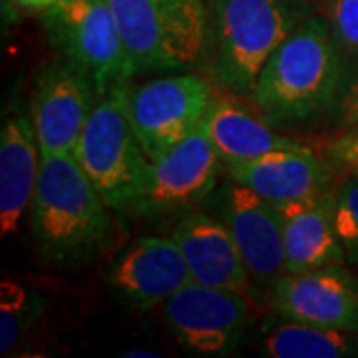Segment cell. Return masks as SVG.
I'll use <instances>...</instances> for the list:
<instances>
[{
	"label": "cell",
	"mask_w": 358,
	"mask_h": 358,
	"mask_svg": "<svg viewBox=\"0 0 358 358\" xmlns=\"http://www.w3.org/2000/svg\"><path fill=\"white\" fill-rule=\"evenodd\" d=\"M108 209L74 155L42 157L30 205V229L40 259L66 268L92 261L110 235Z\"/></svg>",
	"instance_id": "1"
},
{
	"label": "cell",
	"mask_w": 358,
	"mask_h": 358,
	"mask_svg": "<svg viewBox=\"0 0 358 358\" xmlns=\"http://www.w3.org/2000/svg\"><path fill=\"white\" fill-rule=\"evenodd\" d=\"M341 48L329 24L308 16L263 66L251 100L271 120H305L327 110L341 88Z\"/></svg>",
	"instance_id": "2"
},
{
	"label": "cell",
	"mask_w": 358,
	"mask_h": 358,
	"mask_svg": "<svg viewBox=\"0 0 358 358\" xmlns=\"http://www.w3.org/2000/svg\"><path fill=\"white\" fill-rule=\"evenodd\" d=\"M215 76L235 94H251L273 52L310 16L307 0H205Z\"/></svg>",
	"instance_id": "3"
},
{
	"label": "cell",
	"mask_w": 358,
	"mask_h": 358,
	"mask_svg": "<svg viewBox=\"0 0 358 358\" xmlns=\"http://www.w3.org/2000/svg\"><path fill=\"white\" fill-rule=\"evenodd\" d=\"M128 92V84H117L98 96L74 150L78 166L114 211L131 209L152 167L131 124Z\"/></svg>",
	"instance_id": "4"
},
{
	"label": "cell",
	"mask_w": 358,
	"mask_h": 358,
	"mask_svg": "<svg viewBox=\"0 0 358 358\" xmlns=\"http://www.w3.org/2000/svg\"><path fill=\"white\" fill-rule=\"evenodd\" d=\"M138 74L178 72L199 62L209 38L205 0H108Z\"/></svg>",
	"instance_id": "5"
},
{
	"label": "cell",
	"mask_w": 358,
	"mask_h": 358,
	"mask_svg": "<svg viewBox=\"0 0 358 358\" xmlns=\"http://www.w3.org/2000/svg\"><path fill=\"white\" fill-rule=\"evenodd\" d=\"M54 48L90 78L98 96L138 76L108 0H58L44 10Z\"/></svg>",
	"instance_id": "6"
},
{
	"label": "cell",
	"mask_w": 358,
	"mask_h": 358,
	"mask_svg": "<svg viewBox=\"0 0 358 358\" xmlns=\"http://www.w3.org/2000/svg\"><path fill=\"white\" fill-rule=\"evenodd\" d=\"M213 92L195 74L164 76L128 92L131 124L143 152L155 159L201 128Z\"/></svg>",
	"instance_id": "7"
},
{
	"label": "cell",
	"mask_w": 358,
	"mask_h": 358,
	"mask_svg": "<svg viewBox=\"0 0 358 358\" xmlns=\"http://www.w3.org/2000/svg\"><path fill=\"white\" fill-rule=\"evenodd\" d=\"M171 336L199 357H227L241 345L249 322L245 293L187 282L162 303Z\"/></svg>",
	"instance_id": "8"
},
{
	"label": "cell",
	"mask_w": 358,
	"mask_h": 358,
	"mask_svg": "<svg viewBox=\"0 0 358 358\" xmlns=\"http://www.w3.org/2000/svg\"><path fill=\"white\" fill-rule=\"evenodd\" d=\"M221 164L201 124L192 136L152 159L145 187L129 213L157 217L192 211L215 192Z\"/></svg>",
	"instance_id": "9"
},
{
	"label": "cell",
	"mask_w": 358,
	"mask_h": 358,
	"mask_svg": "<svg viewBox=\"0 0 358 358\" xmlns=\"http://www.w3.org/2000/svg\"><path fill=\"white\" fill-rule=\"evenodd\" d=\"M223 221L257 282H275L285 273L281 211L253 189L225 181L205 201Z\"/></svg>",
	"instance_id": "10"
},
{
	"label": "cell",
	"mask_w": 358,
	"mask_h": 358,
	"mask_svg": "<svg viewBox=\"0 0 358 358\" xmlns=\"http://www.w3.org/2000/svg\"><path fill=\"white\" fill-rule=\"evenodd\" d=\"M98 92L70 62H54L40 72L32 100V124L40 155H74L78 140L96 106Z\"/></svg>",
	"instance_id": "11"
},
{
	"label": "cell",
	"mask_w": 358,
	"mask_h": 358,
	"mask_svg": "<svg viewBox=\"0 0 358 358\" xmlns=\"http://www.w3.org/2000/svg\"><path fill=\"white\" fill-rule=\"evenodd\" d=\"M106 282L126 307L148 310L192 282V275L173 237H141L110 263Z\"/></svg>",
	"instance_id": "12"
},
{
	"label": "cell",
	"mask_w": 358,
	"mask_h": 358,
	"mask_svg": "<svg viewBox=\"0 0 358 358\" xmlns=\"http://www.w3.org/2000/svg\"><path fill=\"white\" fill-rule=\"evenodd\" d=\"M273 307L287 320L358 333V279L341 265L282 273L273 282Z\"/></svg>",
	"instance_id": "13"
},
{
	"label": "cell",
	"mask_w": 358,
	"mask_h": 358,
	"mask_svg": "<svg viewBox=\"0 0 358 358\" xmlns=\"http://www.w3.org/2000/svg\"><path fill=\"white\" fill-rule=\"evenodd\" d=\"M171 237L179 245L193 282L245 293L249 271L229 229L211 211L183 213Z\"/></svg>",
	"instance_id": "14"
},
{
	"label": "cell",
	"mask_w": 358,
	"mask_h": 358,
	"mask_svg": "<svg viewBox=\"0 0 358 358\" xmlns=\"http://www.w3.org/2000/svg\"><path fill=\"white\" fill-rule=\"evenodd\" d=\"M285 273L343 265V245L334 227V193L331 189L281 205Z\"/></svg>",
	"instance_id": "15"
},
{
	"label": "cell",
	"mask_w": 358,
	"mask_h": 358,
	"mask_svg": "<svg viewBox=\"0 0 358 358\" xmlns=\"http://www.w3.org/2000/svg\"><path fill=\"white\" fill-rule=\"evenodd\" d=\"M227 176L281 207L324 192L329 167L307 145H296L227 166Z\"/></svg>",
	"instance_id": "16"
},
{
	"label": "cell",
	"mask_w": 358,
	"mask_h": 358,
	"mask_svg": "<svg viewBox=\"0 0 358 358\" xmlns=\"http://www.w3.org/2000/svg\"><path fill=\"white\" fill-rule=\"evenodd\" d=\"M40 145L32 117L8 115L0 131V233L18 231L30 209L40 173Z\"/></svg>",
	"instance_id": "17"
},
{
	"label": "cell",
	"mask_w": 358,
	"mask_h": 358,
	"mask_svg": "<svg viewBox=\"0 0 358 358\" xmlns=\"http://www.w3.org/2000/svg\"><path fill=\"white\" fill-rule=\"evenodd\" d=\"M203 129L225 166L251 162L277 150L303 145L293 138L275 131L259 115L225 98H213L203 120Z\"/></svg>",
	"instance_id": "18"
},
{
	"label": "cell",
	"mask_w": 358,
	"mask_h": 358,
	"mask_svg": "<svg viewBox=\"0 0 358 358\" xmlns=\"http://www.w3.org/2000/svg\"><path fill=\"white\" fill-rule=\"evenodd\" d=\"M259 348L271 358L357 357L358 333L289 320L268 329Z\"/></svg>",
	"instance_id": "19"
},
{
	"label": "cell",
	"mask_w": 358,
	"mask_h": 358,
	"mask_svg": "<svg viewBox=\"0 0 358 358\" xmlns=\"http://www.w3.org/2000/svg\"><path fill=\"white\" fill-rule=\"evenodd\" d=\"M42 313V299L20 282L0 285V352L8 355Z\"/></svg>",
	"instance_id": "20"
},
{
	"label": "cell",
	"mask_w": 358,
	"mask_h": 358,
	"mask_svg": "<svg viewBox=\"0 0 358 358\" xmlns=\"http://www.w3.org/2000/svg\"><path fill=\"white\" fill-rule=\"evenodd\" d=\"M333 193L336 235L346 261L358 271V179L346 176Z\"/></svg>",
	"instance_id": "21"
},
{
	"label": "cell",
	"mask_w": 358,
	"mask_h": 358,
	"mask_svg": "<svg viewBox=\"0 0 358 358\" xmlns=\"http://www.w3.org/2000/svg\"><path fill=\"white\" fill-rule=\"evenodd\" d=\"M327 24L341 50L358 54V0H331Z\"/></svg>",
	"instance_id": "22"
},
{
	"label": "cell",
	"mask_w": 358,
	"mask_h": 358,
	"mask_svg": "<svg viewBox=\"0 0 358 358\" xmlns=\"http://www.w3.org/2000/svg\"><path fill=\"white\" fill-rule=\"evenodd\" d=\"M329 154L336 166L346 171V176L358 179V126H350L343 136L334 138L329 145Z\"/></svg>",
	"instance_id": "23"
},
{
	"label": "cell",
	"mask_w": 358,
	"mask_h": 358,
	"mask_svg": "<svg viewBox=\"0 0 358 358\" xmlns=\"http://www.w3.org/2000/svg\"><path fill=\"white\" fill-rule=\"evenodd\" d=\"M341 110H343V117L348 126H358V78L346 92Z\"/></svg>",
	"instance_id": "24"
},
{
	"label": "cell",
	"mask_w": 358,
	"mask_h": 358,
	"mask_svg": "<svg viewBox=\"0 0 358 358\" xmlns=\"http://www.w3.org/2000/svg\"><path fill=\"white\" fill-rule=\"evenodd\" d=\"M13 2H16L22 8H28V10H46L58 0H13Z\"/></svg>",
	"instance_id": "25"
},
{
	"label": "cell",
	"mask_w": 358,
	"mask_h": 358,
	"mask_svg": "<svg viewBox=\"0 0 358 358\" xmlns=\"http://www.w3.org/2000/svg\"><path fill=\"white\" fill-rule=\"evenodd\" d=\"M124 357H134V358H138V357H157V355H155V352H152V350H150V352H141V350H131V352H126V355H124Z\"/></svg>",
	"instance_id": "26"
}]
</instances>
